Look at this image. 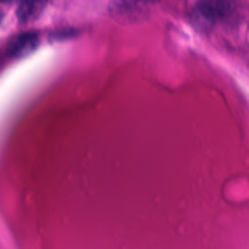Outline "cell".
<instances>
[{
    "label": "cell",
    "mask_w": 249,
    "mask_h": 249,
    "mask_svg": "<svg viewBox=\"0 0 249 249\" xmlns=\"http://www.w3.org/2000/svg\"><path fill=\"white\" fill-rule=\"evenodd\" d=\"M38 45L39 34L36 32H23L10 41L7 53L11 57L22 58L34 53Z\"/></svg>",
    "instance_id": "obj_1"
},
{
    "label": "cell",
    "mask_w": 249,
    "mask_h": 249,
    "mask_svg": "<svg viewBox=\"0 0 249 249\" xmlns=\"http://www.w3.org/2000/svg\"><path fill=\"white\" fill-rule=\"evenodd\" d=\"M48 0H21L17 7V18L22 23L38 18L46 7Z\"/></svg>",
    "instance_id": "obj_2"
},
{
    "label": "cell",
    "mask_w": 249,
    "mask_h": 249,
    "mask_svg": "<svg viewBox=\"0 0 249 249\" xmlns=\"http://www.w3.org/2000/svg\"><path fill=\"white\" fill-rule=\"evenodd\" d=\"M194 22L197 27L202 29H208L219 19L218 14L212 7L197 2L194 9Z\"/></svg>",
    "instance_id": "obj_3"
},
{
    "label": "cell",
    "mask_w": 249,
    "mask_h": 249,
    "mask_svg": "<svg viewBox=\"0 0 249 249\" xmlns=\"http://www.w3.org/2000/svg\"><path fill=\"white\" fill-rule=\"evenodd\" d=\"M198 2L212 7L218 14L219 18L225 17L231 10V0H198Z\"/></svg>",
    "instance_id": "obj_4"
},
{
    "label": "cell",
    "mask_w": 249,
    "mask_h": 249,
    "mask_svg": "<svg viewBox=\"0 0 249 249\" xmlns=\"http://www.w3.org/2000/svg\"><path fill=\"white\" fill-rule=\"evenodd\" d=\"M146 1H158V0H146Z\"/></svg>",
    "instance_id": "obj_5"
},
{
    "label": "cell",
    "mask_w": 249,
    "mask_h": 249,
    "mask_svg": "<svg viewBox=\"0 0 249 249\" xmlns=\"http://www.w3.org/2000/svg\"><path fill=\"white\" fill-rule=\"evenodd\" d=\"M0 21H1V15H0Z\"/></svg>",
    "instance_id": "obj_6"
},
{
    "label": "cell",
    "mask_w": 249,
    "mask_h": 249,
    "mask_svg": "<svg viewBox=\"0 0 249 249\" xmlns=\"http://www.w3.org/2000/svg\"><path fill=\"white\" fill-rule=\"evenodd\" d=\"M0 1H1V0H0Z\"/></svg>",
    "instance_id": "obj_7"
}]
</instances>
